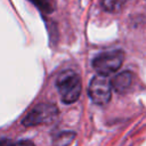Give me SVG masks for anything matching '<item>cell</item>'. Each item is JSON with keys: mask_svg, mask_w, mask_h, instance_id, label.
Returning <instances> with one entry per match:
<instances>
[{"mask_svg": "<svg viewBox=\"0 0 146 146\" xmlns=\"http://www.w3.org/2000/svg\"><path fill=\"white\" fill-rule=\"evenodd\" d=\"M111 83L115 91L121 94L127 92L132 84V74L129 71L120 72L111 80Z\"/></svg>", "mask_w": 146, "mask_h": 146, "instance_id": "5b68a950", "label": "cell"}, {"mask_svg": "<svg viewBox=\"0 0 146 146\" xmlns=\"http://www.w3.org/2000/svg\"><path fill=\"white\" fill-rule=\"evenodd\" d=\"M123 59L124 52L122 50H111L96 56L92 59V67L98 74L107 76L121 67Z\"/></svg>", "mask_w": 146, "mask_h": 146, "instance_id": "3957f363", "label": "cell"}, {"mask_svg": "<svg viewBox=\"0 0 146 146\" xmlns=\"http://www.w3.org/2000/svg\"><path fill=\"white\" fill-rule=\"evenodd\" d=\"M11 146H34V144L31 140H19L15 144H13Z\"/></svg>", "mask_w": 146, "mask_h": 146, "instance_id": "9c48e42d", "label": "cell"}, {"mask_svg": "<svg viewBox=\"0 0 146 146\" xmlns=\"http://www.w3.org/2000/svg\"><path fill=\"white\" fill-rule=\"evenodd\" d=\"M58 116V108L51 103H40L34 106L27 115L23 119L22 123L25 127H34L41 124H49Z\"/></svg>", "mask_w": 146, "mask_h": 146, "instance_id": "7a4b0ae2", "label": "cell"}, {"mask_svg": "<svg viewBox=\"0 0 146 146\" xmlns=\"http://www.w3.org/2000/svg\"><path fill=\"white\" fill-rule=\"evenodd\" d=\"M30 1L43 14H51L55 9L52 0H30Z\"/></svg>", "mask_w": 146, "mask_h": 146, "instance_id": "8992f818", "label": "cell"}, {"mask_svg": "<svg viewBox=\"0 0 146 146\" xmlns=\"http://www.w3.org/2000/svg\"><path fill=\"white\" fill-rule=\"evenodd\" d=\"M112 83L105 75H95L89 84V96L91 100L97 105H106L112 97Z\"/></svg>", "mask_w": 146, "mask_h": 146, "instance_id": "277c9868", "label": "cell"}, {"mask_svg": "<svg viewBox=\"0 0 146 146\" xmlns=\"http://www.w3.org/2000/svg\"><path fill=\"white\" fill-rule=\"evenodd\" d=\"M75 133L73 132H62L60 135H58L56 137V141L55 145L56 146H67L72 143V140L74 139Z\"/></svg>", "mask_w": 146, "mask_h": 146, "instance_id": "52a82bcc", "label": "cell"}, {"mask_svg": "<svg viewBox=\"0 0 146 146\" xmlns=\"http://www.w3.org/2000/svg\"><path fill=\"white\" fill-rule=\"evenodd\" d=\"M13 144H10V141L8 140V139H6V138H2V140H1V146H11Z\"/></svg>", "mask_w": 146, "mask_h": 146, "instance_id": "30bf717a", "label": "cell"}, {"mask_svg": "<svg viewBox=\"0 0 146 146\" xmlns=\"http://www.w3.org/2000/svg\"><path fill=\"white\" fill-rule=\"evenodd\" d=\"M123 1L124 0H103V7L107 11L115 13V11L120 10Z\"/></svg>", "mask_w": 146, "mask_h": 146, "instance_id": "ba28073f", "label": "cell"}, {"mask_svg": "<svg viewBox=\"0 0 146 146\" xmlns=\"http://www.w3.org/2000/svg\"><path fill=\"white\" fill-rule=\"evenodd\" d=\"M56 87L63 103H75L82 90L80 75L72 70H65L58 74L56 79Z\"/></svg>", "mask_w": 146, "mask_h": 146, "instance_id": "6da1fadb", "label": "cell"}]
</instances>
